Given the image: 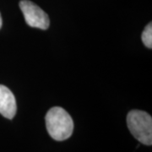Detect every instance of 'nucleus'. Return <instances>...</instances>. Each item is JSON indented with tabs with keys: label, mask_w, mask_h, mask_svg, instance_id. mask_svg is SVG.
Listing matches in <instances>:
<instances>
[{
	"label": "nucleus",
	"mask_w": 152,
	"mask_h": 152,
	"mask_svg": "<svg viewBox=\"0 0 152 152\" xmlns=\"http://www.w3.org/2000/svg\"><path fill=\"white\" fill-rule=\"evenodd\" d=\"M46 127L53 140L62 141L72 135L74 122L64 109L54 107L50 109L46 115Z\"/></svg>",
	"instance_id": "obj_1"
},
{
	"label": "nucleus",
	"mask_w": 152,
	"mask_h": 152,
	"mask_svg": "<svg viewBox=\"0 0 152 152\" xmlns=\"http://www.w3.org/2000/svg\"><path fill=\"white\" fill-rule=\"evenodd\" d=\"M127 125L138 141L145 145L152 144L151 116L144 111L133 110L127 116Z\"/></svg>",
	"instance_id": "obj_2"
},
{
	"label": "nucleus",
	"mask_w": 152,
	"mask_h": 152,
	"mask_svg": "<svg viewBox=\"0 0 152 152\" xmlns=\"http://www.w3.org/2000/svg\"><path fill=\"white\" fill-rule=\"evenodd\" d=\"M20 8L26 24L31 27L42 30H46L49 27L48 15L31 1L22 0L20 2Z\"/></svg>",
	"instance_id": "obj_3"
},
{
	"label": "nucleus",
	"mask_w": 152,
	"mask_h": 152,
	"mask_svg": "<svg viewBox=\"0 0 152 152\" xmlns=\"http://www.w3.org/2000/svg\"><path fill=\"white\" fill-rule=\"evenodd\" d=\"M16 111V101L14 94L8 87L0 85V114L6 118L12 119Z\"/></svg>",
	"instance_id": "obj_4"
},
{
	"label": "nucleus",
	"mask_w": 152,
	"mask_h": 152,
	"mask_svg": "<svg viewBox=\"0 0 152 152\" xmlns=\"http://www.w3.org/2000/svg\"><path fill=\"white\" fill-rule=\"evenodd\" d=\"M141 39L145 46L151 48H152V25L151 23L148 24L146 27L145 28L144 31L142 33Z\"/></svg>",
	"instance_id": "obj_5"
},
{
	"label": "nucleus",
	"mask_w": 152,
	"mask_h": 152,
	"mask_svg": "<svg viewBox=\"0 0 152 152\" xmlns=\"http://www.w3.org/2000/svg\"><path fill=\"white\" fill-rule=\"evenodd\" d=\"M2 27V17H1V14H0V28Z\"/></svg>",
	"instance_id": "obj_6"
}]
</instances>
